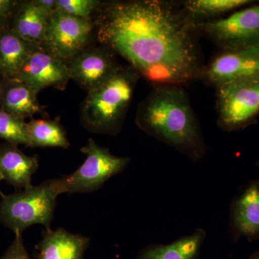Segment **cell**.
Returning a JSON list of instances; mask_svg holds the SVG:
<instances>
[{
	"label": "cell",
	"instance_id": "6da1fadb",
	"mask_svg": "<svg viewBox=\"0 0 259 259\" xmlns=\"http://www.w3.org/2000/svg\"><path fill=\"white\" fill-rule=\"evenodd\" d=\"M97 22L102 44L154 85H182L204 69L196 26L161 0L102 3Z\"/></svg>",
	"mask_w": 259,
	"mask_h": 259
},
{
	"label": "cell",
	"instance_id": "7a4b0ae2",
	"mask_svg": "<svg viewBox=\"0 0 259 259\" xmlns=\"http://www.w3.org/2000/svg\"><path fill=\"white\" fill-rule=\"evenodd\" d=\"M136 122L146 134L194 162L207 153L198 120L182 85H154L140 104Z\"/></svg>",
	"mask_w": 259,
	"mask_h": 259
},
{
	"label": "cell",
	"instance_id": "3957f363",
	"mask_svg": "<svg viewBox=\"0 0 259 259\" xmlns=\"http://www.w3.org/2000/svg\"><path fill=\"white\" fill-rule=\"evenodd\" d=\"M139 78L133 68L120 67L112 79L89 92L80 111L83 127L94 134H120Z\"/></svg>",
	"mask_w": 259,
	"mask_h": 259
},
{
	"label": "cell",
	"instance_id": "277c9868",
	"mask_svg": "<svg viewBox=\"0 0 259 259\" xmlns=\"http://www.w3.org/2000/svg\"><path fill=\"white\" fill-rule=\"evenodd\" d=\"M1 194L0 223L15 233H23L35 224L50 229L59 195L54 179L14 193Z\"/></svg>",
	"mask_w": 259,
	"mask_h": 259
},
{
	"label": "cell",
	"instance_id": "5b68a950",
	"mask_svg": "<svg viewBox=\"0 0 259 259\" xmlns=\"http://www.w3.org/2000/svg\"><path fill=\"white\" fill-rule=\"evenodd\" d=\"M87 156L78 169L67 176L54 179L59 194L92 192L99 190L111 177L122 173L131 162V158L118 157L108 148L101 147L93 139L81 148Z\"/></svg>",
	"mask_w": 259,
	"mask_h": 259
},
{
	"label": "cell",
	"instance_id": "8992f818",
	"mask_svg": "<svg viewBox=\"0 0 259 259\" xmlns=\"http://www.w3.org/2000/svg\"><path fill=\"white\" fill-rule=\"evenodd\" d=\"M217 88L218 124L231 132L253 123L259 115V74L222 83Z\"/></svg>",
	"mask_w": 259,
	"mask_h": 259
},
{
	"label": "cell",
	"instance_id": "52a82bcc",
	"mask_svg": "<svg viewBox=\"0 0 259 259\" xmlns=\"http://www.w3.org/2000/svg\"><path fill=\"white\" fill-rule=\"evenodd\" d=\"M223 49L233 50L259 45V5L243 8L229 16L196 25Z\"/></svg>",
	"mask_w": 259,
	"mask_h": 259
},
{
	"label": "cell",
	"instance_id": "ba28073f",
	"mask_svg": "<svg viewBox=\"0 0 259 259\" xmlns=\"http://www.w3.org/2000/svg\"><path fill=\"white\" fill-rule=\"evenodd\" d=\"M93 28L92 20L56 10L49 18L41 47L69 64L84 50Z\"/></svg>",
	"mask_w": 259,
	"mask_h": 259
},
{
	"label": "cell",
	"instance_id": "9c48e42d",
	"mask_svg": "<svg viewBox=\"0 0 259 259\" xmlns=\"http://www.w3.org/2000/svg\"><path fill=\"white\" fill-rule=\"evenodd\" d=\"M259 74V45L223 51L204 66L200 78L215 87Z\"/></svg>",
	"mask_w": 259,
	"mask_h": 259
},
{
	"label": "cell",
	"instance_id": "30bf717a",
	"mask_svg": "<svg viewBox=\"0 0 259 259\" xmlns=\"http://www.w3.org/2000/svg\"><path fill=\"white\" fill-rule=\"evenodd\" d=\"M15 78L37 94L50 87L64 90L71 76L68 64L39 47L25 61Z\"/></svg>",
	"mask_w": 259,
	"mask_h": 259
},
{
	"label": "cell",
	"instance_id": "8fae6325",
	"mask_svg": "<svg viewBox=\"0 0 259 259\" xmlns=\"http://www.w3.org/2000/svg\"><path fill=\"white\" fill-rule=\"evenodd\" d=\"M107 49H85L68 64L71 79L88 93L106 83L120 69L115 57Z\"/></svg>",
	"mask_w": 259,
	"mask_h": 259
},
{
	"label": "cell",
	"instance_id": "7c38bea8",
	"mask_svg": "<svg viewBox=\"0 0 259 259\" xmlns=\"http://www.w3.org/2000/svg\"><path fill=\"white\" fill-rule=\"evenodd\" d=\"M230 231L233 241H259V178L240 189L230 206Z\"/></svg>",
	"mask_w": 259,
	"mask_h": 259
},
{
	"label": "cell",
	"instance_id": "4fadbf2b",
	"mask_svg": "<svg viewBox=\"0 0 259 259\" xmlns=\"http://www.w3.org/2000/svg\"><path fill=\"white\" fill-rule=\"evenodd\" d=\"M90 238L70 233L64 228L46 230L36 245L37 259H83Z\"/></svg>",
	"mask_w": 259,
	"mask_h": 259
},
{
	"label": "cell",
	"instance_id": "5bb4252c",
	"mask_svg": "<svg viewBox=\"0 0 259 259\" xmlns=\"http://www.w3.org/2000/svg\"><path fill=\"white\" fill-rule=\"evenodd\" d=\"M36 156H28L16 145L0 144V171L3 180L19 190L31 187L32 175L38 168Z\"/></svg>",
	"mask_w": 259,
	"mask_h": 259
},
{
	"label": "cell",
	"instance_id": "9a60e30c",
	"mask_svg": "<svg viewBox=\"0 0 259 259\" xmlns=\"http://www.w3.org/2000/svg\"><path fill=\"white\" fill-rule=\"evenodd\" d=\"M30 87L17 78L3 79L0 93V110L25 120L36 114L44 115V109Z\"/></svg>",
	"mask_w": 259,
	"mask_h": 259
},
{
	"label": "cell",
	"instance_id": "2e32d148",
	"mask_svg": "<svg viewBox=\"0 0 259 259\" xmlns=\"http://www.w3.org/2000/svg\"><path fill=\"white\" fill-rule=\"evenodd\" d=\"M39 47L25 40L10 27L0 29V76L16 77L24 63Z\"/></svg>",
	"mask_w": 259,
	"mask_h": 259
},
{
	"label": "cell",
	"instance_id": "e0dca14e",
	"mask_svg": "<svg viewBox=\"0 0 259 259\" xmlns=\"http://www.w3.org/2000/svg\"><path fill=\"white\" fill-rule=\"evenodd\" d=\"M206 237L205 230L197 228L169 244L148 245L139 252L136 259H197Z\"/></svg>",
	"mask_w": 259,
	"mask_h": 259
},
{
	"label": "cell",
	"instance_id": "ac0fdd59",
	"mask_svg": "<svg viewBox=\"0 0 259 259\" xmlns=\"http://www.w3.org/2000/svg\"><path fill=\"white\" fill-rule=\"evenodd\" d=\"M50 16L33 3L20 1L10 28L25 40L41 47Z\"/></svg>",
	"mask_w": 259,
	"mask_h": 259
},
{
	"label": "cell",
	"instance_id": "d6986e66",
	"mask_svg": "<svg viewBox=\"0 0 259 259\" xmlns=\"http://www.w3.org/2000/svg\"><path fill=\"white\" fill-rule=\"evenodd\" d=\"M250 0H188L183 3L182 13L194 25L215 20L228 13L245 8Z\"/></svg>",
	"mask_w": 259,
	"mask_h": 259
},
{
	"label": "cell",
	"instance_id": "ffe728a7",
	"mask_svg": "<svg viewBox=\"0 0 259 259\" xmlns=\"http://www.w3.org/2000/svg\"><path fill=\"white\" fill-rule=\"evenodd\" d=\"M30 147L68 148L70 143L58 120H34L27 122Z\"/></svg>",
	"mask_w": 259,
	"mask_h": 259
},
{
	"label": "cell",
	"instance_id": "44dd1931",
	"mask_svg": "<svg viewBox=\"0 0 259 259\" xmlns=\"http://www.w3.org/2000/svg\"><path fill=\"white\" fill-rule=\"evenodd\" d=\"M0 139L7 143L30 147L27 122L18 116L0 110Z\"/></svg>",
	"mask_w": 259,
	"mask_h": 259
},
{
	"label": "cell",
	"instance_id": "7402d4cb",
	"mask_svg": "<svg viewBox=\"0 0 259 259\" xmlns=\"http://www.w3.org/2000/svg\"><path fill=\"white\" fill-rule=\"evenodd\" d=\"M102 5L97 0H56V10L77 18L91 20L90 15Z\"/></svg>",
	"mask_w": 259,
	"mask_h": 259
},
{
	"label": "cell",
	"instance_id": "603a6c76",
	"mask_svg": "<svg viewBox=\"0 0 259 259\" xmlns=\"http://www.w3.org/2000/svg\"><path fill=\"white\" fill-rule=\"evenodd\" d=\"M15 237L1 259H32L24 245L22 233H15Z\"/></svg>",
	"mask_w": 259,
	"mask_h": 259
},
{
	"label": "cell",
	"instance_id": "cb8c5ba5",
	"mask_svg": "<svg viewBox=\"0 0 259 259\" xmlns=\"http://www.w3.org/2000/svg\"><path fill=\"white\" fill-rule=\"evenodd\" d=\"M20 1L0 0V24L10 27Z\"/></svg>",
	"mask_w": 259,
	"mask_h": 259
},
{
	"label": "cell",
	"instance_id": "d4e9b609",
	"mask_svg": "<svg viewBox=\"0 0 259 259\" xmlns=\"http://www.w3.org/2000/svg\"><path fill=\"white\" fill-rule=\"evenodd\" d=\"M33 3L49 16L56 11V0H33Z\"/></svg>",
	"mask_w": 259,
	"mask_h": 259
},
{
	"label": "cell",
	"instance_id": "484cf974",
	"mask_svg": "<svg viewBox=\"0 0 259 259\" xmlns=\"http://www.w3.org/2000/svg\"><path fill=\"white\" fill-rule=\"evenodd\" d=\"M248 259H259V250L253 253Z\"/></svg>",
	"mask_w": 259,
	"mask_h": 259
},
{
	"label": "cell",
	"instance_id": "4316f807",
	"mask_svg": "<svg viewBox=\"0 0 259 259\" xmlns=\"http://www.w3.org/2000/svg\"><path fill=\"white\" fill-rule=\"evenodd\" d=\"M2 81H3V78L0 76V93H1Z\"/></svg>",
	"mask_w": 259,
	"mask_h": 259
},
{
	"label": "cell",
	"instance_id": "83f0119b",
	"mask_svg": "<svg viewBox=\"0 0 259 259\" xmlns=\"http://www.w3.org/2000/svg\"><path fill=\"white\" fill-rule=\"evenodd\" d=\"M3 176H2L1 171H0V182H1V181H3Z\"/></svg>",
	"mask_w": 259,
	"mask_h": 259
},
{
	"label": "cell",
	"instance_id": "f1b7e54d",
	"mask_svg": "<svg viewBox=\"0 0 259 259\" xmlns=\"http://www.w3.org/2000/svg\"><path fill=\"white\" fill-rule=\"evenodd\" d=\"M7 26H4V25H1L0 24V29L3 28H6Z\"/></svg>",
	"mask_w": 259,
	"mask_h": 259
},
{
	"label": "cell",
	"instance_id": "f546056e",
	"mask_svg": "<svg viewBox=\"0 0 259 259\" xmlns=\"http://www.w3.org/2000/svg\"><path fill=\"white\" fill-rule=\"evenodd\" d=\"M257 166H258V167L259 168V158H258V161H257Z\"/></svg>",
	"mask_w": 259,
	"mask_h": 259
}]
</instances>
